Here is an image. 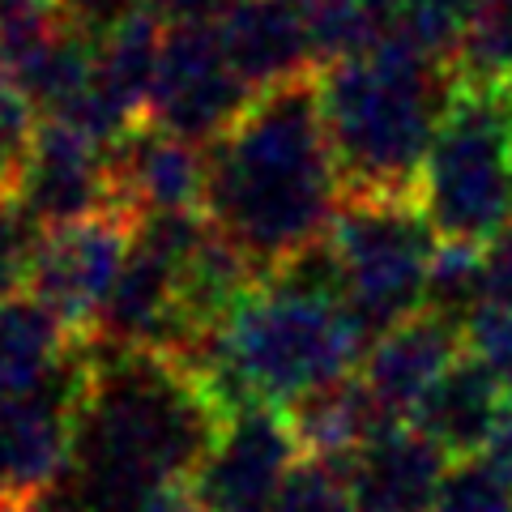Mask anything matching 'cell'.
<instances>
[{
  "label": "cell",
  "mask_w": 512,
  "mask_h": 512,
  "mask_svg": "<svg viewBox=\"0 0 512 512\" xmlns=\"http://www.w3.org/2000/svg\"><path fill=\"white\" fill-rule=\"evenodd\" d=\"M504 406H508V393L500 389V380L466 350L436 380V389L419 402L410 427L423 431L448 461H466L487 453Z\"/></svg>",
  "instance_id": "obj_17"
},
{
  "label": "cell",
  "mask_w": 512,
  "mask_h": 512,
  "mask_svg": "<svg viewBox=\"0 0 512 512\" xmlns=\"http://www.w3.org/2000/svg\"><path fill=\"white\" fill-rule=\"evenodd\" d=\"M367 342L333 303H312L256 286L214 338L175 355L222 419L269 406L291 410L329 384L355 376Z\"/></svg>",
  "instance_id": "obj_4"
},
{
  "label": "cell",
  "mask_w": 512,
  "mask_h": 512,
  "mask_svg": "<svg viewBox=\"0 0 512 512\" xmlns=\"http://www.w3.org/2000/svg\"><path fill=\"white\" fill-rule=\"evenodd\" d=\"M461 355H466L461 329L431 312H419L372 342L359 363V380L393 423H410L419 402Z\"/></svg>",
  "instance_id": "obj_14"
},
{
  "label": "cell",
  "mask_w": 512,
  "mask_h": 512,
  "mask_svg": "<svg viewBox=\"0 0 512 512\" xmlns=\"http://www.w3.org/2000/svg\"><path fill=\"white\" fill-rule=\"evenodd\" d=\"M133 231L137 222L124 214H99L73 227L43 231L26 295H35L77 338H90L128 265Z\"/></svg>",
  "instance_id": "obj_9"
},
{
  "label": "cell",
  "mask_w": 512,
  "mask_h": 512,
  "mask_svg": "<svg viewBox=\"0 0 512 512\" xmlns=\"http://www.w3.org/2000/svg\"><path fill=\"white\" fill-rule=\"evenodd\" d=\"M43 227L30 218L13 192H0V303L30 291V269H35Z\"/></svg>",
  "instance_id": "obj_23"
},
{
  "label": "cell",
  "mask_w": 512,
  "mask_h": 512,
  "mask_svg": "<svg viewBox=\"0 0 512 512\" xmlns=\"http://www.w3.org/2000/svg\"><path fill=\"white\" fill-rule=\"evenodd\" d=\"M94 35L64 18L56 0L18 9L0 22V60L22 86L39 120L64 116L94 77Z\"/></svg>",
  "instance_id": "obj_11"
},
{
  "label": "cell",
  "mask_w": 512,
  "mask_h": 512,
  "mask_svg": "<svg viewBox=\"0 0 512 512\" xmlns=\"http://www.w3.org/2000/svg\"><path fill=\"white\" fill-rule=\"evenodd\" d=\"M286 414H291V427L303 444V457L329 461V466H342V470L372 440H380L389 427H402L372 402V393L363 389L359 372L312 393V397H303V402L291 406Z\"/></svg>",
  "instance_id": "obj_18"
},
{
  "label": "cell",
  "mask_w": 512,
  "mask_h": 512,
  "mask_svg": "<svg viewBox=\"0 0 512 512\" xmlns=\"http://www.w3.org/2000/svg\"><path fill=\"white\" fill-rule=\"evenodd\" d=\"M0 512H56L47 500H0Z\"/></svg>",
  "instance_id": "obj_31"
},
{
  "label": "cell",
  "mask_w": 512,
  "mask_h": 512,
  "mask_svg": "<svg viewBox=\"0 0 512 512\" xmlns=\"http://www.w3.org/2000/svg\"><path fill=\"white\" fill-rule=\"evenodd\" d=\"M35 133H39V111L30 107L22 86L13 82V73L0 60V192H9L13 180H18L26 154L35 146Z\"/></svg>",
  "instance_id": "obj_25"
},
{
  "label": "cell",
  "mask_w": 512,
  "mask_h": 512,
  "mask_svg": "<svg viewBox=\"0 0 512 512\" xmlns=\"http://www.w3.org/2000/svg\"><path fill=\"white\" fill-rule=\"evenodd\" d=\"M303 444L286 410L256 406L222 423L218 440L188 478L210 512H274Z\"/></svg>",
  "instance_id": "obj_10"
},
{
  "label": "cell",
  "mask_w": 512,
  "mask_h": 512,
  "mask_svg": "<svg viewBox=\"0 0 512 512\" xmlns=\"http://www.w3.org/2000/svg\"><path fill=\"white\" fill-rule=\"evenodd\" d=\"M141 512H210V508H205V500L192 491V483H175V487L158 491Z\"/></svg>",
  "instance_id": "obj_29"
},
{
  "label": "cell",
  "mask_w": 512,
  "mask_h": 512,
  "mask_svg": "<svg viewBox=\"0 0 512 512\" xmlns=\"http://www.w3.org/2000/svg\"><path fill=\"white\" fill-rule=\"evenodd\" d=\"M218 39L252 94L316 73L303 0H235L218 18Z\"/></svg>",
  "instance_id": "obj_15"
},
{
  "label": "cell",
  "mask_w": 512,
  "mask_h": 512,
  "mask_svg": "<svg viewBox=\"0 0 512 512\" xmlns=\"http://www.w3.org/2000/svg\"><path fill=\"white\" fill-rule=\"evenodd\" d=\"M457 86L453 64L402 39L320 69V116L346 197H414Z\"/></svg>",
  "instance_id": "obj_3"
},
{
  "label": "cell",
  "mask_w": 512,
  "mask_h": 512,
  "mask_svg": "<svg viewBox=\"0 0 512 512\" xmlns=\"http://www.w3.org/2000/svg\"><path fill=\"white\" fill-rule=\"evenodd\" d=\"M329 244L342 265V312L367 350L423 312L440 235L414 197H346Z\"/></svg>",
  "instance_id": "obj_6"
},
{
  "label": "cell",
  "mask_w": 512,
  "mask_h": 512,
  "mask_svg": "<svg viewBox=\"0 0 512 512\" xmlns=\"http://www.w3.org/2000/svg\"><path fill=\"white\" fill-rule=\"evenodd\" d=\"M256 94L235 73L218 26H167L150 124L210 150L244 120Z\"/></svg>",
  "instance_id": "obj_8"
},
{
  "label": "cell",
  "mask_w": 512,
  "mask_h": 512,
  "mask_svg": "<svg viewBox=\"0 0 512 512\" xmlns=\"http://www.w3.org/2000/svg\"><path fill=\"white\" fill-rule=\"evenodd\" d=\"M222 423L180 359L94 346L73 466L47 504L56 512H141L163 487L197 474Z\"/></svg>",
  "instance_id": "obj_1"
},
{
  "label": "cell",
  "mask_w": 512,
  "mask_h": 512,
  "mask_svg": "<svg viewBox=\"0 0 512 512\" xmlns=\"http://www.w3.org/2000/svg\"><path fill=\"white\" fill-rule=\"evenodd\" d=\"M77 346L82 338L64 329L35 295L0 303V402L56 380L60 367L77 355Z\"/></svg>",
  "instance_id": "obj_19"
},
{
  "label": "cell",
  "mask_w": 512,
  "mask_h": 512,
  "mask_svg": "<svg viewBox=\"0 0 512 512\" xmlns=\"http://www.w3.org/2000/svg\"><path fill=\"white\" fill-rule=\"evenodd\" d=\"M94 376V346L77 355L43 389L0 402V500H47L73 466L77 419Z\"/></svg>",
  "instance_id": "obj_7"
},
{
  "label": "cell",
  "mask_w": 512,
  "mask_h": 512,
  "mask_svg": "<svg viewBox=\"0 0 512 512\" xmlns=\"http://www.w3.org/2000/svg\"><path fill=\"white\" fill-rule=\"evenodd\" d=\"M274 512H359V508H355V495H350L342 466L303 457L295 474L286 478Z\"/></svg>",
  "instance_id": "obj_24"
},
{
  "label": "cell",
  "mask_w": 512,
  "mask_h": 512,
  "mask_svg": "<svg viewBox=\"0 0 512 512\" xmlns=\"http://www.w3.org/2000/svg\"><path fill=\"white\" fill-rule=\"evenodd\" d=\"M414 201L440 244L487 248L512 227V82H461Z\"/></svg>",
  "instance_id": "obj_5"
},
{
  "label": "cell",
  "mask_w": 512,
  "mask_h": 512,
  "mask_svg": "<svg viewBox=\"0 0 512 512\" xmlns=\"http://www.w3.org/2000/svg\"><path fill=\"white\" fill-rule=\"evenodd\" d=\"M346 201L316 73L256 94L227 137L210 146L205 222L248 256L261 282L325 239Z\"/></svg>",
  "instance_id": "obj_2"
},
{
  "label": "cell",
  "mask_w": 512,
  "mask_h": 512,
  "mask_svg": "<svg viewBox=\"0 0 512 512\" xmlns=\"http://www.w3.org/2000/svg\"><path fill=\"white\" fill-rule=\"evenodd\" d=\"M9 192L43 231L73 227V222H86L99 214H116L107 154L99 146H90L64 120H39L35 146H30Z\"/></svg>",
  "instance_id": "obj_12"
},
{
  "label": "cell",
  "mask_w": 512,
  "mask_h": 512,
  "mask_svg": "<svg viewBox=\"0 0 512 512\" xmlns=\"http://www.w3.org/2000/svg\"><path fill=\"white\" fill-rule=\"evenodd\" d=\"M453 69L470 86L512 82V0H478Z\"/></svg>",
  "instance_id": "obj_20"
},
{
  "label": "cell",
  "mask_w": 512,
  "mask_h": 512,
  "mask_svg": "<svg viewBox=\"0 0 512 512\" xmlns=\"http://www.w3.org/2000/svg\"><path fill=\"white\" fill-rule=\"evenodd\" d=\"M448 461L410 423L389 427L342 470L359 512H436Z\"/></svg>",
  "instance_id": "obj_16"
},
{
  "label": "cell",
  "mask_w": 512,
  "mask_h": 512,
  "mask_svg": "<svg viewBox=\"0 0 512 512\" xmlns=\"http://www.w3.org/2000/svg\"><path fill=\"white\" fill-rule=\"evenodd\" d=\"M483 457H491L504 474H512V397H508V406H504V414H500V423H495V436H491V444H487Z\"/></svg>",
  "instance_id": "obj_30"
},
{
  "label": "cell",
  "mask_w": 512,
  "mask_h": 512,
  "mask_svg": "<svg viewBox=\"0 0 512 512\" xmlns=\"http://www.w3.org/2000/svg\"><path fill=\"white\" fill-rule=\"evenodd\" d=\"M231 5L235 0H146V13L163 26H218Z\"/></svg>",
  "instance_id": "obj_28"
},
{
  "label": "cell",
  "mask_w": 512,
  "mask_h": 512,
  "mask_svg": "<svg viewBox=\"0 0 512 512\" xmlns=\"http://www.w3.org/2000/svg\"><path fill=\"white\" fill-rule=\"evenodd\" d=\"M111 163V192L116 214L124 218H171V214H205V184H210V150L167 133L158 124L133 128Z\"/></svg>",
  "instance_id": "obj_13"
},
{
  "label": "cell",
  "mask_w": 512,
  "mask_h": 512,
  "mask_svg": "<svg viewBox=\"0 0 512 512\" xmlns=\"http://www.w3.org/2000/svg\"><path fill=\"white\" fill-rule=\"evenodd\" d=\"M483 308L512 312V227L483 248Z\"/></svg>",
  "instance_id": "obj_27"
},
{
  "label": "cell",
  "mask_w": 512,
  "mask_h": 512,
  "mask_svg": "<svg viewBox=\"0 0 512 512\" xmlns=\"http://www.w3.org/2000/svg\"><path fill=\"white\" fill-rule=\"evenodd\" d=\"M478 308H483V248L440 244L436 261H431V274H427L423 312L466 329Z\"/></svg>",
  "instance_id": "obj_21"
},
{
  "label": "cell",
  "mask_w": 512,
  "mask_h": 512,
  "mask_svg": "<svg viewBox=\"0 0 512 512\" xmlns=\"http://www.w3.org/2000/svg\"><path fill=\"white\" fill-rule=\"evenodd\" d=\"M466 350L500 380V389L512 397V312L508 308H478L474 320L461 329Z\"/></svg>",
  "instance_id": "obj_26"
},
{
  "label": "cell",
  "mask_w": 512,
  "mask_h": 512,
  "mask_svg": "<svg viewBox=\"0 0 512 512\" xmlns=\"http://www.w3.org/2000/svg\"><path fill=\"white\" fill-rule=\"evenodd\" d=\"M436 512H512V474H504L491 457L453 461Z\"/></svg>",
  "instance_id": "obj_22"
}]
</instances>
